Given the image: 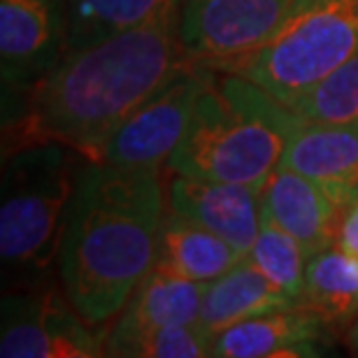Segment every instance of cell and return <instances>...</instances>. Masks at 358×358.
<instances>
[{
  "mask_svg": "<svg viewBox=\"0 0 358 358\" xmlns=\"http://www.w3.org/2000/svg\"><path fill=\"white\" fill-rule=\"evenodd\" d=\"M203 75L200 63H186L107 135L91 161L119 168L166 166L189 128Z\"/></svg>",
  "mask_w": 358,
  "mask_h": 358,
  "instance_id": "cell-6",
  "label": "cell"
},
{
  "mask_svg": "<svg viewBox=\"0 0 358 358\" xmlns=\"http://www.w3.org/2000/svg\"><path fill=\"white\" fill-rule=\"evenodd\" d=\"M333 331L307 307L298 305L245 319L217 333L210 356L217 358H298L321 356Z\"/></svg>",
  "mask_w": 358,
  "mask_h": 358,
  "instance_id": "cell-11",
  "label": "cell"
},
{
  "mask_svg": "<svg viewBox=\"0 0 358 358\" xmlns=\"http://www.w3.org/2000/svg\"><path fill=\"white\" fill-rule=\"evenodd\" d=\"M358 52V0H293L284 21L252 54L221 68L293 110Z\"/></svg>",
  "mask_w": 358,
  "mask_h": 358,
  "instance_id": "cell-5",
  "label": "cell"
},
{
  "mask_svg": "<svg viewBox=\"0 0 358 358\" xmlns=\"http://www.w3.org/2000/svg\"><path fill=\"white\" fill-rule=\"evenodd\" d=\"M293 0H179V42L200 66H221L259 49Z\"/></svg>",
  "mask_w": 358,
  "mask_h": 358,
  "instance_id": "cell-8",
  "label": "cell"
},
{
  "mask_svg": "<svg viewBox=\"0 0 358 358\" xmlns=\"http://www.w3.org/2000/svg\"><path fill=\"white\" fill-rule=\"evenodd\" d=\"M80 152L63 142H28L12 149L3 170L0 256L7 270L42 277L59 259Z\"/></svg>",
  "mask_w": 358,
  "mask_h": 358,
  "instance_id": "cell-4",
  "label": "cell"
},
{
  "mask_svg": "<svg viewBox=\"0 0 358 358\" xmlns=\"http://www.w3.org/2000/svg\"><path fill=\"white\" fill-rule=\"evenodd\" d=\"M80 312L56 289L10 291L0 314L3 358H96L105 340L91 331Z\"/></svg>",
  "mask_w": 358,
  "mask_h": 358,
  "instance_id": "cell-7",
  "label": "cell"
},
{
  "mask_svg": "<svg viewBox=\"0 0 358 358\" xmlns=\"http://www.w3.org/2000/svg\"><path fill=\"white\" fill-rule=\"evenodd\" d=\"M205 289L207 284L203 282H191L154 266L121 307L114 326L105 335V356H117L124 345L156 328L196 326Z\"/></svg>",
  "mask_w": 358,
  "mask_h": 358,
  "instance_id": "cell-12",
  "label": "cell"
},
{
  "mask_svg": "<svg viewBox=\"0 0 358 358\" xmlns=\"http://www.w3.org/2000/svg\"><path fill=\"white\" fill-rule=\"evenodd\" d=\"M212 338L196 326L156 328L131 340L117 352L128 358H203L210 356Z\"/></svg>",
  "mask_w": 358,
  "mask_h": 358,
  "instance_id": "cell-21",
  "label": "cell"
},
{
  "mask_svg": "<svg viewBox=\"0 0 358 358\" xmlns=\"http://www.w3.org/2000/svg\"><path fill=\"white\" fill-rule=\"evenodd\" d=\"M177 0H66V52L91 47L128 28L142 26Z\"/></svg>",
  "mask_w": 358,
  "mask_h": 358,
  "instance_id": "cell-18",
  "label": "cell"
},
{
  "mask_svg": "<svg viewBox=\"0 0 358 358\" xmlns=\"http://www.w3.org/2000/svg\"><path fill=\"white\" fill-rule=\"evenodd\" d=\"M247 259L259 268L286 296L303 305L307 254L303 245L261 212V231Z\"/></svg>",
  "mask_w": 358,
  "mask_h": 358,
  "instance_id": "cell-19",
  "label": "cell"
},
{
  "mask_svg": "<svg viewBox=\"0 0 358 358\" xmlns=\"http://www.w3.org/2000/svg\"><path fill=\"white\" fill-rule=\"evenodd\" d=\"M261 212L293 235L310 259L335 245L342 207L314 179L289 166H279L263 186Z\"/></svg>",
  "mask_w": 358,
  "mask_h": 358,
  "instance_id": "cell-14",
  "label": "cell"
},
{
  "mask_svg": "<svg viewBox=\"0 0 358 358\" xmlns=\"http://www.w3.org/2000/svg\"><path fill=\"white\" fill-rule=\"evenodd\" d=\"M66 0H0V75L5 96L28 93L66 56Z\"/></svg>",
  "mask_w": 358,
  "mask_h": 358,
  "instance_id": "cell-9",
  "label": "cell"
},
{
  "mask_svg": "<svg viewBox=\"0 0 358 358\" xmlns=\"http://www.w3.org/2000/svg\"><path fill=\"white\" fill-rule=\"evenodd\" d=\"M261 193L259 186L175 173L168 184V207L217 233L247 256L261 231Z\"/></svg>",
  "mask_w": 358,
  "mask_h": 358,
  "instance_id": "cell-10",
  "label": "cell"
},
{
  "mask_svg": "<svg viewBox=\"0 0 358 358\" xmlns=\"http://www.w3.org/2000/svg\"><path fill=\"white\" fill-rule=\"evenodd\" d=\"M186 63L177 0L147 24L66 52L5 126L19 133V145L63 142L91 161L107 135Z\"/></svg>",
  "mask_w": 358,
  "mask_h": 358,
  "instance_id": "cell-1",
  "label": "cell"
},
{
  "mask_svg": "<svg viewBox=\"0 0 358 358\" xmlns=\"http://www.w3.org/2000/svg\"><path fill=\"white\" fill-rule=\"evenodd\" d=\"M166 203L159 168L80 163L56 263L87 324L117 317L156 266Z\"/></svg>",
  "mask_w": 358,
  "mask_h": 358,
  "instance_id": "cell-2",
  "label": "cell"
},
{
  "mask_svg": "<svg viewBox=\"0 0 358 358\" xmlns=\"http://www.w3.org/2000/svg\"><path fill=\"white\" fill-rule=\"evenodd\" d=\"M279 166L314 179L345 207L358 193V119L342 124L303 119Z\"/></svg>",
  "mask_w": 358,
  "mask_h": 358,
  "instance_id": "cell-13",
  "label": "cell"
},
{
  "mask_svg": "<svg viewBox=\"0 0 358 358\" xmlns=\"http://www.w3.org/2000/svg\"><path fill=\"white\" fill-rule=\"evenodd\" d=\"M293 112L307 121H324V124L358 119V52L345 66L328 75L317 89L298 100Z\"/></svg>",
  "mask_w": 358,
  "mask_h": 358,
  "instance_id": "cell-20",
  "label": "cell"
},
{
  "mask_svg": "<svg viewBox=\"0 0 358 358\" xmlns=\"http://www.w3.org/2000/svg\"><path fill=\"white\" fill-rule=\"evenodd\" d=\"M303 307L328 328H349L358 317V256L338 245L307 259Z\"/></svg>",
  "mask_w": 358,
  "mask_h": 358,
  "instance_id": "cell-17",
  "label": "cell"
},
{
  "mask_svg": "<svg viewBox=\"0 0 358 358\" xmlns=\"http://www.w3.org/2000/svg\"><path fill=\"white\" fill-rule=\"evenodd\" d=\"M203 68L189 128L166 166L177 175L263 189L303 117L247 77Z\"/></svg>",
  "mask_w": 358,
  "mask_h": 358,
  "instance_id": "cell-3",
  "label": "cell"
},
{
  "mask_svg": "<svg viewBox=\"0 0 358 358\" xmlns=\"http://www.w3.org/2000/svg\"><path fill=\"white\" fill-rule=\"evenodd\" d=\"M242 259H245V254H240L217 233L207 231L205 226L182 217L168 207L156 266L191 279V282L210 284Z\"/></svg>",
  "mask_w": 358,
  "mask_h": 358,
  "instance_id": "cell-16",
  "label": "cell"
},
{
  "mask_svg": "<svg viewBox=\"0 0 358 358\" xmlns=\"http://www.w3.org/2000/svg\"><path fill=\"white\" fill-rule=\"evenodd\" d=\"M335 245L345 252L358 256V193L342 207L338 235H335Z\"/></svg>",
  "mask_w": 358,
  "mask_h": 358,
  "instance_id": "cell-22",
  "label": "cell"
},
{
  "mask_svg": "<svg viewBox=\"0 0 358 358\" xmlns=\"http://www.w3.org/2000/svg\"><path fill=\"white\" fill-rule=\"evenodd\" d=\"M298 305L300 303L286 296L245 256L219 279L207 284L198 328L214 338L217 333L226 331L228 326L240 324L245 319L268 312L291 310Z\"/></svg>",
  "mask_w": 358,
  "mask_h": 358,
  "instance_id": "cell-15",
  "label": "cell"
},
{
  "mask_svg": "<svg viewBox=\"0 0 358 358\" xmlns=\"http://www.w3.org/2000/svg\"><path fill=\"white\" fill-rule=\"evenodd\" d=\"M347 347L354 356H358V317L354 324L347 328Z\"/></svg>",
  "mask_w": 358,
  "mask_h": 358,
  "instance_id": "cell-23",
  "label": "cell"
}]
</instances>
